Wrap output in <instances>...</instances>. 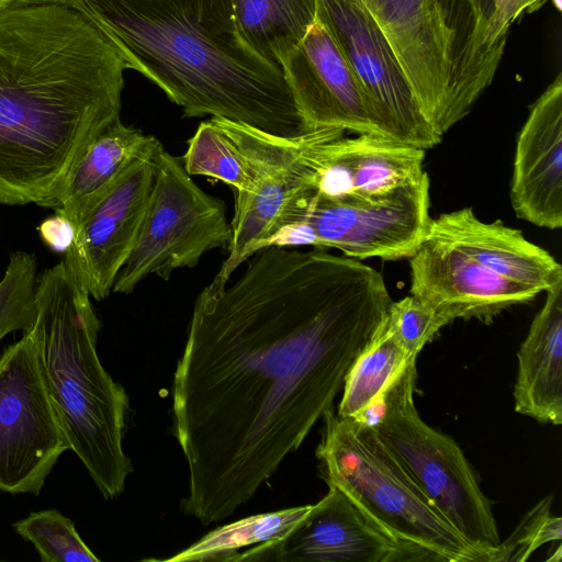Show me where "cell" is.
Returning a JSON list of instances; mask_svg holds the SVG:
<instances>
[{
  "label": "cell",
  "mask_w": 562,
  "mask_h": 562,
  "mask_svg": "<svg viewBox=\"0 0 562 562\" xmlns=\"http://www.w3.org/2000/svg\"><path fill=\"white\" fill-rule=\"evenodd\" d=\"M87 18L186 117L278 136L305 130L280 66L241 38L229 0H81Z\"/></svg>",
  "instance_id": "3957f363"
},
{
  "label": "cell",
  "mask_w": 562,
  "mask_h": 562,
  "mask_svg": "<svg viewBox=\"0 0 562 562\" xmlns=\"http://www.w3.org/2000/svg\"><path fill=\"white\" fill-rule=\"evenodd\" d=\"M35 307L27 329L70 450L103 498L114 499L133 472L123 449L130 401L99 359L91 296L63 260L38 276Z\"/></svg>",
  "instance_id": "277c9868"
},
{
  "label": "cell",
  "mask_w": 562,
  "mask_h": 562,
  "mask_svg": "<svg viewBox=\"0 0 562 562\" xmlns=\"http://www.w3.org/2000/svg\"><path fill=\"white\" fill-rule=\"evenodd\" d=\"M412 361L416 358L383 326L351 366L336 414L352 419L362 416Z\"/></svg>",
  "instance_id": "603a6c76"
},
{
  "label": "cell",
  "mask_w": 562,
  "mask_h": 562,
  "mask_svg": "<svg viewBox=\"0 0 562 562\" xmlns=\"http://www.w3.org/2000/svg\"><path fill=\"white\" fill-rule=\"evenodd\" d=\"M557 10H561V0H554Z\"/></svg>",
  "instance_id": "d6a6232c"
},
{
  "label": "cell",
  "mask_w": 562,
  "mask_h": 562,
  "mask_svg": "<svg viewBox=\"0 0 562 562\" xmlns=\"http://www.w3.org/2000/svg\"><path fill=\"white\" fill-rule=\"evenodd\" d=\"M66 450L70 445L26 328L0 355V491L38 495Z\"/></svg>",
  "instance_id": "9c48e42d"
},
{
  "label": "cell",
  "mask_w": 562,
  "mask_h": 562,
  "mask_svg": "<svg viewBox=\"0 0 562 562\" xmlns=\"http://www.w3.org/2000/svg\"><path fill=\"white\" fill-rule=\"evenodd\" d=\"M346 133L321 130L313 148L312 192L373 202L427 176L424 149L380 135Z\"/></svg>",
  "instance_id": "9a60e30c"
},
{
  "label": "cell",
  "mask_w": 562,
  "mask_h": 562,
  "mask_svg": "<svg viewBox=\"0 0 562 562\" xmlns=\"http://www.w3.org/2000/svg\"><path fill=\"white\" fill-rule=\"evenodd\" d=\"M427 238L446 243L490 272L539 293L562 282V267L521 231L481 221L471 207L432 218Z\"/></svg>",
  "instance_id": "d6986e66"
},
{
  "label": "cell",
  "mask_w": 562,
  "mask_h": 562,
  "mask_svg": "<svg viewBox=\"0 0 562 562\" xmlns=\"http://www.w3.org/2000/svg\"><path fill=\"white\" fill-rule=\"evenodd\" d=\"M182 165L190 176H205L226 183L234 195L248 194L254 190L245 157L211 119L201 122L188 140Z\"/></svg>",
  "instance_id": "d4e9b609"
},
{
  "label": "cell",
  "mask_w": 562,
  "mask_h": 562,
  "mask_svg": "<svg viewBox=\"0 0 562 562\" xmlns=\"http://www.w3.org/2000/svg\"><path fill=\"white\" fill-rule=\"evenodd\" d=\"M529 0H438L449 38L451 102L456 122L492 83L510 26Z\"/></svg>",
  "instance_id": "e0dca14e"
},
{
  "label": "cell",
  "mask_w": 562,
  "mask_h": 562,
  "mask_svg": "<svg viewBox=\"0 0 562 562\" xmlns=\"http://www.w3.org/2000/svg\"><path fill=\"white\" fill-rule=\"evenodd\" d=\"M4 1L22 2V3H43V2L61 3V4L69 5L76 10L80 11L85 16H87L86 9H85L81 0H4Z\"/></svg>",
  "instance_id": "4dcf8cb0"
},
{
  "label": "cell",
  "mask_w": 562,
  "mask_h": 562,
  "mask_svg": "<svg viewBox=\"0 0 562 562\" xmlns=\"http://www.w3.org/2000/svg\"><path fill=\"white\" fill-rule=\"evenodd\" d=\"M12 528L34 546L42 562H100L72 520L57 509L33 512L12 524Z\"/></svg>",
  "instance_id": "484cf974"
},
{
  "label": "cell",
  "mask_w": 562,
  "mask_h": 562,
  "mask_svg": "<svg viewBox=\"0 0 562 562\" xmlns=\"http://www.w3.org/2000/svg\"><path fill=\"white\" fill-rule=\"evenodd\" d=\"M161 147L155 136L119 119L92 140L57 193L40 206L66 215L77 226L126 169L137 160L154 158Z\"/></svg>",
  "instance_id": "44dd1931"
},
{
  "label": "cell",
  "mask_w": 562,
  "mask_h": 562,
  "mask_svg": "<svg viewBox=\"0 0 562 562\" xmlns=\"http://www.w3.org/2000/svg\"><path fill=\"white\" fill-rule=\"evenodd\" d=\"M280 67L306 131L338 128L386 137L318 12Z\"/></svg>",
  "instance_id": "8fae6325"
},
{
  "label": "cell",
  "mask_w": 562,
  "mask_h": 562,
  "mask_svg": "<svg viewBox=\"0 0 562 562\" xmlns=\"http://www.w3.org/2000/svg\"><path fill=\"white\" fill-rule=\"evenodd\" d=\"M517 352L515 411L539 423H562V282L547 291Z\"/></svg>",
  "instance_id": "ffe728a7"
},
{
  "label": "cell",
  "mask_w": 562,
  "mask_h": 562,
  "mask_svg": "<svg viewBox=\"0 0 562 562\" xmlns=\"http://www.w3.org/2000/svg\"><path fill=\"white\" fill-rule=\"evenodd\" d=\"M383 134L429 149L441 142L416 100L411 83L382 30L359 0H317Z\"/></svg>",
  "instance_id": "30bf717a"
},
{
  "label": "cell",
  "mask_w": 562,
  "mask_h": 562,
  "mask_svg": "<svg viewBox=\"0 0 562 562\" xmlns=\"http://www.w3.org/2000/svg\"><path fill=\"white\" fill-rule=\"evenodd\" d=\"M323 419L316 457L328 486L344 492L418 561L490 562L430 502L372 426L340 417L333 408Z\"/></svg>",
  "instance_id": "5b68a950"
},
{
  "label": "cell",
  "mask_w": 562,
  "mask_h": 562,
  "mask_svg": "<svg viewBox=\"0 0 562 562\" xmlns=\"http://www.w3.org/2000/svg\"><path fill=\"white\" fill-rule=\"evenodd\" d=\"M510 202L539 227L562 226V75L530 106L516 143Z\"/></svg>",
  "instance_id": "ac0fdd59"
},
{
  "label": "cell",
  "mask_w": 562,
  "mask_h": 562,
  "mask_svg": "<svg viewBox=\"0 0 562 562\" xmlns=\"http://www.w3.org/2000/svg\"><path fill=\"white\" fill-rule=\"evenodd\" d=\"M37 259L16 250L0 280V340L9 333L29 328L36 314Z\"/></svg>",
  "instance_id": "4316f807"
},
{
  "label": "cell",
  "mask_w": 562,
  "mask_h": 562,
  "mask_svg": "<svg viewBox=\"0 0 562 562\" xmlns=\"http://www.w3.org/2000/svg\"><path fill=\"white\" fill-rule=\"evenodd\" d=\"M130 65L80 11L0 5V204L54 196L92 140L120 119Z\"/></svg>",
  "instance_id": "7a4b0ae2"
},
{
  "label": "cell",
  "mask_w": 562,
  "mask_h": 562,
  "mask_svg": "<svg viewBox=\"0 0 562 562\" xmlns=\"http://www.w3.org/2000/svg\"><path fill=\"white\" fill-rule=\"evenodd\" d=\"M37 231L43 243L59 254H66L69 250L76 236L75 224L66 215L57 212L44 220Z\"/></svg>",
  "instance_id": "f546056e"
},
{
  "label": "cell",
  "mask_w": 562,
  "mask_h": 562,
  "mask_svg": "<svg viewBox=\"0 0 562 562\" xmlns=\"http://www.w3.org/2000/svg\"><path fill=\"white\" fill-rule=\"evenodd\" d=\"M311 505L283 537L254 546L231 561L402 562L418 561L378 528L339 488Z\"/></svg>",
  "instance_id": "7c38bea8"
},
{
  "label": "cell",
  "mask_w": 562,
  "mask_h": 562,
  "mask_svg": "<svg viewBox=\"0 0 562 562\" xmlns=\"http://www.w3.org/2000/svg\"><path fill=\"white\" fill-rule=\"evenodd\" d=\"M547 0H529L527 12H535L540 9Z\"/></svg>",
  "instance_id": "1f68e13d"
},
{
  "label": "cell",
  "mask_w": 562,
  "mask_h": 562,
  "mask_svg": "<svg viewBox=\"0 0 562 562\" xmlns=\"http://www.w3.org/2000/svg\"><path fill=\"white\" fill-rule=\"evenodd\" d=\"M245 43L266 61L281 59L303 38L317 13V0H229Z\"/></svg>",
  "instance_id": "7402d4cb"
},
{
  "label": "cell",
  "mask_w": 562,
  "mask_h": 562,
  "mask_svg": "<svg viewBox=\"0 0 562 562\" xmlns=\"http://www.w3.org/2000/svg\"><path fill=\"white\" fill-rule=\"evenodd\" d=\"M310 507L299 506L243 518L210 531L187 549L159 561H231L240 548L283 537Z\"/></svg>",
  "instance_id": "cb8c5ba5"
},
{
  "label": "cell",
  "mask_w": 562,
  "mask_h": 562,
  "mask_svg": "<svg viewBox=\"0 0 562 562\" xmlns=\"http://www.w3.org/2000/svg\"><path fill=\"white\" fill-rule=\"evenodd\" d=\"M154 178L135 245L113 284L130 294L150 274L168 280L195 267L215 248L228 249L231 223L225 203L204 192L180 160L161 147L153 158Z\"/></svg>",
  "instance_id": "ba28073f"
},
{
  "label": "cell",
  "mask_w": 562,
  "mask_h": 562,
  "mask_svg": "<svg viewBox=\"0 0 562 562\" xmlns=\"http://www.w3.org/2000/svg\"><path fill=\"white\" fill-rule=\"evenodd\" d=\"M551 496L541 499L520 521L514 532L499 542L493 562L526 561L541 546L561 541L562 519L550 513Z\"/></svg>",
  "instance_id": "f1b7e54d"
},
{
  "label": "cell",
  "mask_w": 562,
  "mask_h": 562,
  "mask_svg": "<svg viewBox=\"0 0 562 562\" xmlns=\"http://www.w3.org/2000/svg\"><path fill=\"white\" fill-rule=\"evenodd\" d=\"M5 2H8V1L0 0V5H1V4H3V3H5Z\"/></svg>",
  "instance_id": "836d02e7"
},
{
  "label": "cell",
  "mask_w": 562,
  "mask_h": 562,
  "mask_svg": "<svg viewBox=\"0 0 562 562\" xmlns=\"http://www.w3.org/2000/svg\"><path fill=\"white\" fill-rule=\"evenodd\" d=\"M390 42L419 108L442 136L457 124L451 102L449 38L438 0H359Z\"/></svg>",
  "instance_id": "5bb4252c"
},
{
  "label": "cell",
  "mask_w": 562,
  "mask_h": 562,
  "mask_svg": "<svg viewBox=\"0 0 562 562\" xmlns=\"http://www.w3.org/2000/svg\"><path fill=\"white\" fill-rule=\"evenodd\" d=\"M443 326L446 324L438 314L412 294L391 302L384 324L385 330L413 358H417Z\"/></svg>",
  "instance_id": "83f0119b"
},
{
  "label": "cell",
  "mask_w": 562,
  "mask_h": 562,
  "mask_svg": "<svg viewBox=\"0 0 562 562\" xmlns=\"http://www.w3.org/2000/svg\"><path fill=\"white\" fill-rule=\"evenodd\" d=\"M245 262L195 299L173 374L180 508L203 525L248 502L333 408L392 302L379 271L326 248L269 245Z\"/></svg>",
  "instance_id": "6da1fadb"
},
{
  "label": "cell",
  "mask_w": 562,
  "mask_h": 562,
  "mask_svg": "<svg viewBox=\"0 0 562 562\" xmlns=\"http://www.w3.org/2000/svg\"><path fill=\"white\" fill-rule=\"evenodd\" d=\"M153 178V158L135 161L76 226L74 244L64 261L97 301L109 296L135 245Z\"/></svg>",
  "instance_id": "4fadbf2b"
},
{
  "label": "cell",
  "mask_w": 562,
  "mask_h": 562,
  "mask_svg": "<svg viewBox=\"0 0 562 562\" xmlns=\"http://www.w3.org/2000/svg\"><path fill=\"white\" fill-rule=\"evenodd\" d=\"M416 378L412 361L357 420L374 428L454 529L493 562L501 539L491 501L458 443L419 416Z\"/></svg>",
  "instance_id": "8992f818"
},
{
  "label": "cell",
  "mask_w": 562,
  "mask_h": 562,
  "mask_svg": "<svg viewBox=\"0 0 562 562\" xmlns=\"http://www.w3.org/2000/svg\"><path fill=\"white\" fill-rule=\"evenodd\" d=\"M429 183L427 175L373 202L304 191L282 212L267 246L335 248L360 260L409 258L427 237L432 220Z\"/></svg>",
  "instance_id": "52a82bcc"
},
{
  "label": "cell",
  "mask_w": 562,
  "mask_h": 562,
  "mask_svg": "<svg viewBox=\"0 0 562 562\" xmlns=\"http://www.w3.org/2000/svg\"><path fill=\"white\" fill-rule=\"evenodd\" d=\"M408 259L409 294L430 306L446 325L458 318H491L539 294L490 272L452 246L427 237Z\"/></svg>",
  "instance_id": "2e32d148"
}]
</instances>
